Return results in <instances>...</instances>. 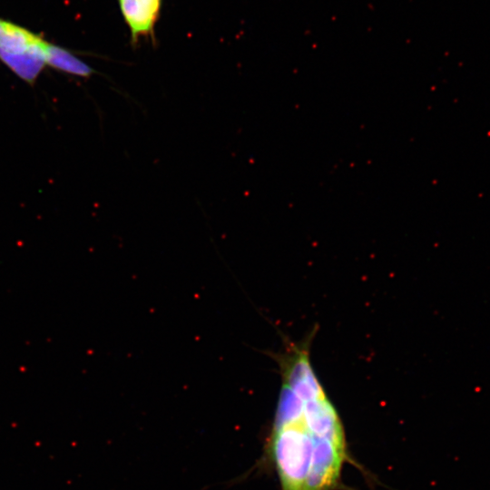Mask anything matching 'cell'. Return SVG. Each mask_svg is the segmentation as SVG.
Listing matches in <instances>:
<instances>
[{
	"label": "cell",
	"instance_id": "4",
	"mask_svg": "<svg viewBox=\"0 0 490 490\" xmlns=\"http://www.w3.org/2000/svg\"><path fill=\"white\" fill-rule=\"evenodd\" d=\"M44 51L45 64L55 69L81 77H89L94 73L90 65L67 49L46 42Z\"/></svg>",
	"mask_w": 490,
	"mask_h": 490
},
{
	"label": "cell",
	"instance_id": "2",
	"mask_svg": "<svg viewBox=\"0 0 490 490\" xmlns=\"http://www.w3.org/2000/svg\"><path fill=\"white\" fill-rule=\"evenodd\" d=\"M46 41L24 27L0 18V60L33 83L45 64Z\"/></svg>",
	"mask_w": 490,
	"mask_h": 490
},
{
	"label": "cell",
	"instance_id": "3",
	"mask_svg": "<svg viewBox=\"0 0 490 490\" xmlns=\"http://www.w3.org/2000/svg\"><path fill=\"white\" fill-rule=\"evenodd\" d=\"M118 4L130 31L132 46L136 47L142 38L154 43L162 0H118Z\"/></svg>",
	"mask_w": 490,
	"mask_h": 490
},
{
	"label": "cell",
	"instance_id": "1",
	"mask_svg": "<svg viewBox=\"0 0 490 490\" xmlns=\"http://www.w3.org/2000/svg\"><path fill=\"white\" fill-rule=\"evenodd\" d=\"M317 327L299 341L283 338L270 352L280 389L260 468L273 469L280 490H338L351 460L342 419L310 360Z\"/></svg>",
	"mask_w": 490,
	"mask_h": 490
}]
</instances>
